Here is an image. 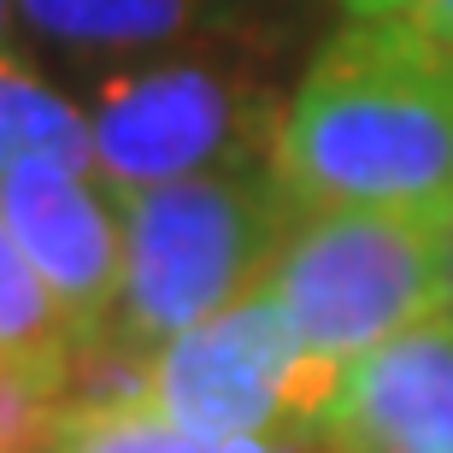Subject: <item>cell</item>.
I'll use <instances>...</instances> for the list:
<instances>
[{
  "label": "cell",
  "mask_w": 453,
  "mask_h": 453,
  "mask_svg": "<svg viewBox=\"0 0 453 453\" xmlns=\"http://www.w3.org/2000/svg\"><path fill=\"white\" fill-rule=\"evenodd\" d=\"M342 12H353V18H401V12H412V0H336Z\"/></svg>",
  "instance_id": "5bb4252c"
},
{
  "label": "cell",
  "mask_w": 453,
  "mask_h": 453,
  "mask_svg": "<svg viewBox=\"0 0 453 453\" xmlns=\"http://www.w3.org/2000/svg\"><path fill=\"white\" fill-rule=\"evenodd\" d=\"M312 430L330 453H453V319L436 312L336 365Z\"/></svg>",
  "instance_id": "52a82bcc"
},
{
  "label": "cell",
  "mask_w": 453,
  "mask_h": 453,
  "mask_svg": "<svg viewBox=\"0 0 453 453\" xmlns=\"http://www.w3.org/2000/svg\"><path fill=\"white\" fill-rule=\"evenodd\" d=\"M295 201L271 165L195 171L124 195V288L112 324L165 348L265 283Z\"/></svg>",
  "instance_id": "7a4b0ae2"
},
{
  "label": "cell",
  "mask_w": 453,
  "mask_h": 453,
  "mask_svg": "<svg viewBox=\"0 0 453 453\" xmlns=\"http://www.w3.org/2000/svg\"><path fill=\"white\" fill-rule=\"evenodd\" d=\"M53 453H212V448L177 430L153 401H142V406H112V412H59Z\"/></svg>",
  "instance_id": "8fae6325"
},
{
  "label": "cell",
  "mask_w": 453,
  "mask_h": 453,
  "mask_svg": "<svg viewBox=\"0 0 453 453\" xmlns=\"http://www.w3.org/2000/svg\"><path fill=\"white\" fill-rule=\"evenodd\" d=\"M406 18H412L424 35H436L441 48H453V0H412Z\"/></svg>",
  "instance_id": "4fadbf2b"
},
{
  "label": "cell",
  "mask_w": 453,
  "mask_h": 453,
  "mask_svg": "<svg viewBox=\"0 0 453 453\" xmlns=\"http://www.w3.org/2000/svg\"><path fill=\"white\" fill-rule=\"evenodd\" d=\"M42 42L83 59H135L177 48L212 12V0H12Z\"/></svg>",
  "instance_id": "ba28073f"
},
{
  "label": "cell",
  "mask_w": 453,
  "mask_h": 453,
  "mask_svg": "<svg viewBox=\"0 0 453 453\" xmlns=\"http://www.w3.org/2000/svg\"><path fill=\"white\" fill-rule=\"evenodd\" d=\"M448 230L453 212L295 206L259 288L283 306L319 365H348L365 348L441 312Z\"/></svg>",
  "instance_id": "3957f363"
},
{
  "label": "cell",
  "mask_w": 453,
  "mask_h": 453,
  "mask_svg": "<svg viewBox=\"0 0 453 453\" xmlns=\"http://www.w3.org/2000/svg\"><path fill=\"white\" fill-rule=\"evenodd\" d=\"M330 383L336 365H319L301 348L295 324L265 288L171 336L153 359V406L206 448L312 424Z\"/></svg>",
  "instance_id": "5b68a950"
},
{
  "label": "cell",
  "mask_w": 453,
  "mask_h": 453,
  "mask_svg": "<svg viewBox=\"0 0 453 453\" xmlns=\"http://www.w3.org/2000/svg\"><path fill=\"white\" fill-rule=\"evenodd\" d=\"M441 312L453 319V230H448V301H441Z\"/></svg>",
  "instance_id": "9a60e30c"
},
{
  "label": "cell",
  "mask_w": 453,
  "mask_h": 453,
  "mask_svg": "<svg viewBox=\"0 0 453 453\" xmlns=\"http://www.w3.org/2000/svg\"><path fill=\"white\" fill-rule=\"evenodd\" d=\"M24 159H53V165H95L88 142V112L35 83L30 71L0 59V171Z\"/></svg>",
  "instance_id": "9c48e42d"
},
{
  "label": "cell",
  "mask_w": 453,
  "mask_h": 453,
  "mask_svg": "<svg viewBox=\"0 0 453 453\" xmlns=\"http://www.w3.org/2000/svg\"><path fill=\"white\" fill-rule=\"evenodd\" d=\"M65 348H71V330L59 319L53 288L42 283V271L30 265V253L18 248V235L0 219V353L59 383Z\"/></svg>",
  "instance_id": "30bf717a"
},
{
  "label": "cell",
  "mask_w": 453,
  "mask_h": 453,
  "mask_svg": "<svg viewBox=\"0 0 453 453\" xmlns=\"http://www.w3.org/2000/svg\"><path fill=\"white\" fill-rule=\"evenodd\" d=\"M283 106L248 71L212 59H159L112 71L88 106L95 171L118 195L177 183L195 171L271 165Z\"/></svg>",
  "instance_id": "277c9868"
},
{
  "label": "cell",
  "mask_w": 453,
  "mask_h": 453,
  "mask_svg": "<svg viewBox=\"0 0 453 453\" xmlns=\"http://www.w3.org/2000/svg\"><path fill=\"white\" fill-rule=\"evenodd\" d=\"M271 171L295 206L453 212V48L412 18H359L288 95Z\"/></svg>",
  "instance_id": "6da1fadb"
},
{
  "label": "cell",
  "mask_w": 453,
  "mask_h": 453,
  "mask_svg": "<svg viewBox=\"0 0 453 453\" xmlns=\"http://www.w3.org/2000/svg\"><path fill=\"white\" fill-rule=\"evenodd\" d=\"M59 412V383L0 353V453H53Z\"/></svg>",
  "instance_id": "7c38bea8"
},
{
  "label": "cell",
  "mask_w": 453,
  "mask_h": 453,
  "mask_svg": "<svg viewBox=\"0 0 453 453\" xmlns=\"http://www.w3.org/2000/svg\"><path fill=\"white\" fill-rule=\"evenodd\" d=\"M0 219L53 288L71 336L112 324L124 288V195L101 171L24 159L0 171Z\"/></svg>",
  "instance_id": "8992f818"
},
{
  "label": "cell",
  "mask_w": 453,
  "mask_h": 453,
  "mask_svg": "<svg viewBox=\"0 0 453 453\" xmlns=\"http://www.w3.org/2000/svg\"><path fill=\"white\" fill-rule=\"evenodd\" d=\"M6 24H12V0H0V35H6Z\"/></svg>",
  "instance_id": "2e32d148"
}]
</instances>
